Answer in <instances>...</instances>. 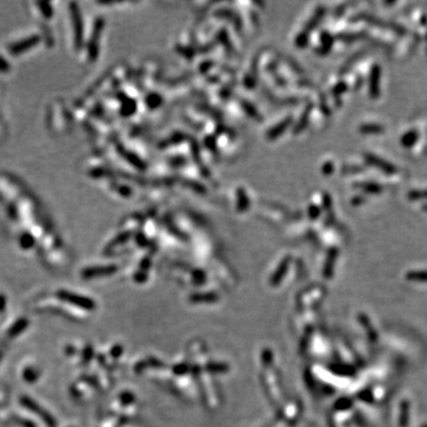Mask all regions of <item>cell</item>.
<instances>
[{
    "label": "cell",
    "instance_id": "6da1fadb",
    "mask_svg": "<svg viewBox=\"0 0 427 427\" xmlns=\"http://www.w3.org/2000/svg\"><path fill=\"white\" fill-rule=\"evenodd\" d=\"M364 159H366V161L368 164L373 165L374 167H378L381 171H384L385 173H387V175H395L397 172V169L395 165H393L389 161H387L386 159L378 157L376 155H374V153L367 152L363 155Z\"/></svg>",
    "mask_w": 427,
    "mask_h": 427
},
{
    "label": "cell",
    "instance_id": "7a4b0ae2",
    "mask_svg": "<svg viewBox=\"0 0 427 427\" xmlns=\"http://www.w3.org/2000/svg\"><path fill=\"white\" fill-rule=\"evenodd\" d=\"M381 67L379 64H374L369 74V96L372 99H378L381 93Z\"/></svg>",
    "mask_w": 427,
    "mask_h": 427
},
{
    "label": "cell",
    "instance_id": "3957f363",
    "mask_svg": "<svg viewBox=\"0 0 427 427\" xmlns=\"http://www.w3.org/2000/svg\"><path fill=\"white\" fill-rule=\"evenodd\" d=\"M355 188L360 189L367 194H372V195H378L384 191L382 185L378 183H374V182H361V183H356Z\"/></svg>",
    "mask_w": 427,
    "mask_h": 427
},
{
    "label": "cell",
    "instance_id": "277c9868",
    "mask_svg": "<svg viewBox=\"0 0 427 427\" xmlns=\"http://www.w3.org/2000/svg\"><path fill=\"white\" fill-rule=\"evenodd\" d=\"M419 137V132H418L417 129H411V131L406 132V133L402 135L401 139H400V143H401V145L405 147V149H409V147L414 146L415 144H417Z\"/></svg>",
    "mask_w": 427,
    "mask_h": 427
},
{
    "label": "cell",
    "instance_id": "5b68a950",
    "mask_svg": "<svg viewBox=\"0 0 427 427\" xmlns=\"http://www.w3.org/2000/svg\"><path fill=\"white\" fill-rule=\"evenodd\" d=\"M361 133L363 134H381L385 132V126L380 125V123H364V125H361L360 127Z\"/></svg>",
    "mask_w": 427,
    "mask_h": 427
},
{
    "label": "cell",
    "instance_id": "8992f818",
    "mask_svg": "<svg viewBox=\"0 0 427 427\" xmlns=\"http://www.w3.org/2000/svg\"><path fill=\"white\" fill-rule=\"evenodd\" d=\"M23 403H24V405L26 406V407L30 408L31 411L36 412V413H39L40 415H42L43 419L45 420V423H46V424H48V423H49V424H52V421H51V419H50L49 414H46L45 412H43L42 409H39L40 407H39V406H37V403H36V402H34V401H32V400L28 399V397H25V399L23 400Z\"/></svg>",
    "mask_w": 427,
    "mask_h": 427
},
{
    "label": "cell",
    "instance_id": "52a82bcc",
    "mask_svg": "<svg viewBox=\"0 0 427 427\" xmlns=\"http://www.w3.org/2000/svg\"><path fill=\"white\" fill-rule=\"evenodd\" d=\"M407 197L411 201H421L427 199V190H412L407 194Z\"/></svg>",
    "mask_w": 427,
    "mask_h": 427
},
{
    "label": "cell",
    "instance_id": "ba28073f",
    "mask_svg": "<svg viewBox=\"0 0 427 427\" xmlns=\"http://www.w3.org/2000/svg\"><path fill=\"white\" fill-rule=\"evenodd\" d=\"M364 170V167L358 166V165H346V166H343L341 169V172L344 173V175H347V173H360L362 171Z\"/></svg>",
    "mask_w": 427,
    "mask_h": 427
},
{
    "label": "cell",
    "instance_id": "9c48e42d",
    "mask_svg": "<svg viewBox=\"0 0 427 427\" xmlns=\"http://www.w3.org/2000/svg\"><path fill=\"white\" fill-rule=\"evenodd\" d=\"M364 54H366V51H358V52H356V54H355L354 56H352V57L350 58L349 61H347V63L344 64L343 72H346V70H348L349 68H350V66H352V64L356 63V62L360 61L361 58H362V56H363Z\"/></svg>",
    "mask_w": 427,
    "mask_h": 427
},
{
    "label": "cell",
    "instance_id": "30bf717a",
    "mask_svg": "<svg viewBox=\"0 0 427 427\" xmlns=\"http://www.w3.org/2000/svg\"><path fill=\"white\" fill-rule=\"evenodd\" d=\"M360 35H355V34H341L338 35V38L340 39L343 40V42L347 43H354L355 40L360 39Z\"/></svg>",
    "mask_w": 427,
    "mask_h": 427
},
{
    "label": "cell",
    "instance_id": "8fae6325",
    "mask_svg": "<svg viewBox=\"0 0 427 427\" xmlns=\"http://www.w3.org/2000/svg\"><path fill=\"white\" fill-rule=\"evenodd\" d=\"M347 89H348V85H347L346 82H340V83L335 85L334 89H332V93L338 96V95H342L343 93H346Z\"/></svg>",
    "mask_w": 427,
    "mask_h": 427
},
{
    "label": "cell",
    "instance_id": "7c38bea8",
    "mask_svg": "<svg viewBox=\"0 0 427 427\" xmlns=\"http://www.w3.org/2000/svg\"><path fill=\"white\" fill-rule=\"evenodd\" d=\"M25 325H26V323H25V322H18V323H17L16 325L13 326V329L11 330V336H13V335L18 334V332L20 331V330H22L23 328H25Z\"/></svg>",
    "mask_w": 427,
    "mask_h": 427
},
{
    "label": "cell",
    "instance_id": "4fadbf2b",
    "mask_svg": "<svg viewBox=\"0 0 427 427\" xmlns=\"http://www.w3.org/2000/svg\"><path fill=\"white\" fill-rule=\"evenodd\" d=\"M364 202H366V198H364L363 196H355L354 198L351 199V204L354 205V207H357V205L363 204Z\"/></svg>",
    "mask_w": 427,
    "mask_h": 427
},
{
    "label": "cell",
    "instance_id": "5bb4252c",
    "mask_svg": "<svg viewBox=\"0 0 427 427\" xmlns=\"http://www.w3.org/2000/svg\"><path fill=\"white\" fill-rule=\"evenodd\" d=\"M323 171H324V173H325V175H330V173H332L334 172V164L326 163L323 166Z\"/></svg>",
    "mask_w": 427,
    "mask_h": 427
},
{
    "label": "cell",
    "instance_id": "9a60e30c",
    "mask_svg": "<svg viewBox=\"0 0 427 427\" xmlns=\"http://www.w3.org/2000/svg\"><path fill=\"white\" fill-rule=\"evenodd\" d=\"M319 214H320L319 209H318L316 205H312V207L310 208V215H311L312 219H317V217L319 216Z\"/></svg>",
    "mask_w": 427,
    "mask_h": 427
},
{
    "label": "cell",
    "instance_id": "2e32d148",
    "mask_svg": "<svg viewBox=\"0 0 427 427\" xmlns=\"http://www.w3.org/2000/svg\"><path fill=\"white\" fill-rule=\"evenodd\" d=\"M4 306H5V299H4V297L0 296V310H2V309H4Z\"/></svg>",
    "mask_w": 427,
    "mask_h": 427
},
{
    "label": "cell",
    "instance_id": "e0dca14e",
    "mask_svg": "<svg viewBox=\"0 0 427 427\" xmlns=\"http://www.w3.org/2000/svg\"><path fill=\"white\" fill-rule=\"evenodd\" d=\"M423 210L424 211H427V204H424L423 205Z\"/></svg>",
    "mask_w": 427,
    "mask_h": 427
},
{
    "label": "cell",
    "instance_id": "ac0fdd59",
    "mask_svg": "<svg viewBox=\"0 0 427 427\" xmlns=\"http://www.w3.org/2000/svg\"><path fill=\"white\" fill-rule=\"evenodd\" d=\"M426 39H427V35H426Z\"/></svg>",
    "mask_w": 427,
    "mask_h": 427
}]
</instances>
